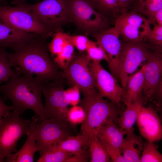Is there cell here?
Wrapping results in <instances>:
<instances>
[{
	"label": "cell",
	"instance_id": "obj_22",
	"mask_svg": "<svg viewBox=\"0 0 162 162\" xmlns=\"http://www.w3.org/2000/svg\"><path fill=\"white\" fill-rule=\"evenodd\" d=\"M143 146L141 136L126 137L122 143L120 151L126 162H140Z\"/></svg>",
	"mask_w": 162,
	"mask_h": 162
},
{
	"label": "cell",
	"instance_id": "obj_19",
	"mask_svg": "<svg viewBox=\"0 0 162 162\" xmlns=\"http://www.w3.org/2000/svg\"><path fill=\"white\" fill-rule=\"evenodd\" d=\"M146 101L142 93L132 102L124 111L121 112L118 120L119 127L126 132L127 137L136 135L134 133L133 126L136 122L139 112Z\"/></svg>",
	"mask_w": 162,
	"mask_h": 162
},
{
	"label": "cell",
	"instance_id": "obj_15",
	"mask_svg": "<svg viewBox=\"0 0 162 162\" xmlns=\"http://www.w3.org/2000/svg\"><path fill=\"white\" fill-rule=\"evenodd\" d=\"M144 64L146 67L142 92L147 100L159 92L160 87L162 74L161 51L151 52Z\"/></svg>",
	"mask_w": 162,
	"mask_h": 162
},
{
	"label": "cell",
	"instance_id": "obj_6",
	"mask_svg": "<svg viewBox=\"0 0 162 162\" xmlns=\"http://www.w3.org/2000/svg\"><path fill=\"white\" fill-rule=\"evenodd\" d=\"M158 50L145 41L128 42L122 40L118 70L119 80L124 90L129 78L146 61L150 53Z\"/></svg>",
	"mask_w": 162,
	"mask_h": 162
},
{
	"label": "cell",
	"instance_id": "obj_20",
	"mask_svg": "<svg viewBox=\"0 0 162 162\" xmlns=\"http://www.w3.org/2000/svg\"><path fill=\"white\" fill-rule=\"evenodd\" d=\"M94 133L100 140L120 150L124 139V136L126 134L124 130L118 127L112 121L98 127Z\"/></svg>",
	"mask_w": 162,
	"mask_h": 162
},
{
	"label": "cell",
	"instance_id": "obj_11",
	"mask_svg": "<svg viewBox=\"0 0 162 162\" xmlns=\"http://www.w3.org/2000/svg\"><path fill=\"white\" fill-rule=\"evenodd\" d=\"M72 129L65 123L53 118L38 122L36 127V138L38 151L40 156L51 146L57 145L71 136Z\"/></svg>",
	"mask_w": 162,
	"mask_h": 162
},
{
	"label": "cell",
	"instance_id": "obj_29",
	"mask_svg": "<svg viewBox=\"0 0 162 162\" xmlns=\"http://www.w3.org/2000/svg\"><path fill=\"white\" fill-rule=\"evenodd\" d=\"M74 47L68 40L61 52L53 58L59 68L66 69L74 56Z\"/></svg>",
	"mask_w": 162,
	"mask_h": 162
},
{
	"label": "cell",
	"instance_id": "obj_38",
	"mask_svg": "<svg viewBox=\"0 0 162 162\" xmlns=\"http://www.w3.org/2000/svg\"><path fill=\"white\" fill-rule=\"evenodd\" d=\"M88 153L73 155L65 162H87L88 161Z\"/></svg>",
	"mask_w": 162,
	"mask_h": 162
},
{
	"label": "cell",
	"instance_id": "obj_8",
	"mask_svg": "<svg viewBox=\"0 0 162 162\" xmlns=\"http://www.w3.org/2000/svg\"><path fill=\"white\" fill-rule=\"evenodd\" d=\"M71 21L81 30L92 34L110 28V20L87 0H67Z\"/></svg>",
	"mask_w": 162,
	"mask_h": 162
},
{
	"label": "cell",
	"instance_id": "obj_35",
	"mask_svg": "<svg viewBox=\"0 0 162 162\" xmlns=\"http://www.w3.org/2000/svg\"><path fill=\"white\" fill-rule=\"evenodd\" d=\"M80 91L79 88L76 86H73L64 90V97L69 105L73 106L79 105L81 100Z\"/></svg>",
	"mask_w": 162,
	"mask_h": 162
},
{
	"label": "cell",
	"instance_id": "obj_32",
	"mask_svg": "<svg viewBox=\"0 0 162 162\" xmlns=\"http://www.w3.org/2000/svg\"><path fill=\"white\" fill-rule=\"evenodd\" d=\"M85 117L84 109L78 105L72 106L68 109L67 114V120L73 128L76 125L82 124Z\"/></svg>",
	"mask_w": 162,
	"mask_h": 162
},
{
	"label": "cell",
	"instance_id": "obj_34",
	"mask_svg": "<svg viewBox=\"0 0 162 162\" xmlns=\"http://www.w3.org/2000/svg\"><path fill=\"white\" fill-rule=\"evenodd\" d=\"M86 51L92 61L100 62L101 60H107L106 53L96 42L90 40Z\"/></svg>",
	"mask_w": 162,
	"mask_h": 162
},
{
	"label": "cell",
	"instance_id": "obj_17",
	"mask_svg": "<svg viewBox=\"0 0 162 162\" xmlns=\"http://www.w3.org/2000/svg\"><path fill=\"white\" fill-rule=\"evenodd\" d=\"M40 36L18 30L0 20V48L13 50Z\"/></svg>",
	"mask_w": 162,
	"mask_h": 162
},
{
	"label": "cell",
	"instance_id": "obj_21",
	"mask_svg": "<svg viewBox=\"0 0 162 162\" xmlns=\"http://www.w3.org/2000/svg\"><path fill=\"white\" fill-rule=\"evenodd\" d=\"M146 67L144 63L141 69L129 78L122 97L126 106L129 105L142 94Z\"/></svg>",
	"mask_w": 162,
	"mask_h": 162
},
{
	"label": "cell",
	"instance_id": "obj_41",
	"mask_svg": "<svg viewBox=\"0 0 162 162\" xmlns=\"http://www.w3.org/2000/svg\"><path fill=\"white\" fill-rule=\"evenodd\" d=\"M154 19L157 24L162 26V8L156 13L155 15Z\"/></svg>",
	"mask_w": 162,
	"mask_h": 162
},
{
	"label": "cell",
	"instance_id": "obj_37",
	"mask_svg": "<svg viewBox=\"0 0 162 162\" xmlns=\"http://www.w3.org/2000/svg\"><path fill=\"white\" fill-rule=\"evenodd\" d=\"M99 140L113 162H126L119 149L108 145L102 141Z\"/></svg>",
	"mask_w": 162,
	"mask_h": 162
},
{
	"label": "cell",
	"instance_id": "obj_44",
	"mask_svg": "<svg viewBox=\"0 0 162 162\" xmlns=\"http://www.w3.org/2000/svg\"></svg>",
	"mask_w": 162,
	"mask_h": 162
},
{
	"label": "cell",
	"instance_id": "obj_7",
	"mask_svg": "<svg viewBox=\"0 0 162 162\" xmlns=\"http://www.w3.org/2000/svg\"><path fill=\"white\" fill-rule=\"evenodd\" d=\"M18 1L52 30H58L71 21L67 0H44L32 4Z\"/></svg>",
	"mask_w": 162,
	"mask_h": 162
},
{
	"label": "cell",
	"instance_id": "obj_36",
	"mask_svg": "<svg viewBox=\"0 0 162 162\" xmlns=\"http://www.w3.org/2000/svg\"><path fill=\"white\" fill-rule=\"evenodd\" d=\"M68 39L81 52L86 51L90 41L86 37L82 35L71 36L68 34Z\"/></svg>",
	"mask_w": 162,
	"mask_h": 162
},
{
	"label": "cell",
	"instance_id": "obj_42",
	"mask_svg": "<svg viewBox=\"0 0 162 162\" xmlns=\"http://www.w3.org/2000/svg\"><path fill=\"white\" fill-rule=\"evenodd\" d=\"M5 159L4 158H0V162H3L5 161Z\"/></svg>",
	"mask_w": 162,
	"mask_h": 162
},
{
	"label": "cell",
	"instance_id": "obj_14",
	"mask_svg": "<svg viewBox=\"0 0 162 162\" xmlns=\"http://www.w3.org/2000/svg\"><path fill=\"white\" fill-rule=\"evenodd\" d=\"M91 71L95 81V88L99 94L120 106L124 90L117 80L101 66L100 62L91 61Z\"/></svg>",
	"mask_w": 162,
	"mask_h": 162
},
{
	"label": "cell",
	"instance_id": "obj_24",
	"mask_svg": "<svg viewBox=\"0 0 162 162\" xmlns=\"http://www.w3.org/2000/svg\"><path fill=\"white\" fill-rule=\"evenodd\" d=\"M87 135L82 134L75 136H70L60 142L58 147L63 150L72 155L88 153L83 147L88 145Z\"/></svg>",
	"mask_w": 162,
	"mask_h": 162
},
{
	"label": "cell",
	"instance_id": "obj_5",
	"mask_svg": "<svg viewBox=\"0 0 162 162\" xmlns=\"http://www.w3.org/2000/svg\"><path fill=\"white\" fill-rule=\"evenodd\" d=\"M16 110L7 113L0 121V158L9 157L17 151V142L29 131L31 121L20 117Z\"/></svg>",
	"mask_w": 162,
	"mask_h": 162
},
{
	"label": "cell",
	"instance_id": "obj_10",
	"mask_svg": "<svg viewBox=\"0 0 162 162\" xmlns=\"http://www.w3.org/2000/svg\"><path fill=\"white\" fill-rule=\"evenodd\" d=\"M114 27L124 41H143L151 31L150 21L139 13L132 10L123 13L114 21Z\"/></svg>",
	"mask_w": 162,
	"mask_h": 162
},
{
	"label": "cell",
	"instance_id": "obj_39",
	"mask_svg": "<svg viewBox=\"0 0 162 162\" xmlns=\"http://www.w3.org/2000/svg\"><path fill=\"white\" fill-rule=\"evenodd\" d=\"M123 13L130 10L136 0H117Z\"/></svg>",
	"mask_w": 162,
	"mask_h": 162
},
{
	"label": "cell",
	"instance_id": "obj_26",
	"mask_svg": "<svg viewBox=\"0 0 162 162\" xmlns=\"http://www.w3.org/2000/svg\"><path fill=\"white\" fill-rule=\"evenodd\" d=\"M88 138V146L91 162H109L110 158L95 134L88 131L86 134Z\"/></svg>",
	"mask_w": 162,
	"mask_h": 162
},
{
	"label": "cell",
	"instance_id": "obj_43",
	"mask_svg": "<svg viewBox=\"0 0 162 162\" xmlns=\"http://www.w3.org/2000/svg\"><path fill=\"white\" fill-rule=\"evenodd\" d=\"M4 0H0V2L4 1ZM18 0V1H20L24 2V1H25L26 0Z\"/></svg>",
	"mask_w": 162,
	"mask_h": 162
},
{
	"label": "cell",
	"instance_id": "obj_12",
	"mask_svg": "<svg viewBox=\"0 0 162 162\" xmlns=\"http://www.w3.org/2000/svg\"><path fill=\"white\" fill-rule=\"evenodd\" d=\"M91 61L87 54H79L74 56L62 73L68 83L78 86L82 93L96 88L94 77L90 67Z\"/></svg>",
	"mask_w": 162,
	"mask_h": 162
},
{
	"label": "cell",
	"instance_id": "obj_9",
	"mask_svg": "<svg viewBox=\"0 0 162 162\" xmlns=\"http://www.w3.org/2000/svg\"><path fill=\"white\" fill-rule=\"evenodd\" d=\"M63 81L48 82L44 83L43 93L45 104L38 122L42 119L53 118L61 120L73 128L67 119L69 104L64 96Z\"/></svg>",
	"mask_w": 162,
	"mask_h": 162
},
{
	"label": "cell",
	"instance_id": "obj_30",
	"mask_svg": "<svg viewBox=\"0 0 162 162\" xmlns=\"http://www.w3.org/2000/svg\"><path fill=\"white\" fill-rule=\"evenodd\" d=\"M56 31L51 41L48 44V50L52 59L61 52L68 40L69 34L58 30Z\"/></svg>",
	"mask_w": 162,
	"mask_h": 162
},
{
	"label": "cell",
	"instance_id": "obj_18",
	"mask_svg": "<svg viewBox=\"0 0 162 162\" xmlns=\"http://www.w3.org/2000/svg\"><path fill=\"white\" fill-rule=\"evenodd\" d=\"M38 118L33 116L29 125V131L26 141L22 147L14 154L6 158V162H33L35 153L38 151L36 129Z\"/></svg>",
	"mask_w": 162,
	"mask_h": 162
},
{
	"label": "cell",
	"instance_id": "obj_25",
	"mask_svg": "<svg viewBox=\"0 0 162 162\" xmlns=\"http://www.w3.org/2000/svg\"><path fill=\"white\" fill-rule=\"evenodd\" d=\"M162 8V0H136L131 10L140 14L148 19L151 24L156 23V13Z\"/></svg>",
	"mask_w": 162,
	"mask_h": 162
},
{
	"label": "cell",
	"instance_id": "obj_2",
	"mask_svg": "<svg viewBox=\"0 0 162 162\" xmlns=\"http://www.w3.org/2000/svg\"><path fill=\"white\" fill-rule=\"evenodd\" d=\"M20 75L18 74L5 84L0 85V92L3 95L2 99L4 101L10 100L12 106L20 114L31 109L38 118L44 106L41 96L44 83L33 76Z\"/></svg>",
	"mask_w": 162,
	"mask_h": 162
},
{
	"label": "cell",
	"instance_id": "obj_13",
	"mask_svg": "<svg viewBox=\"0 0 162 162\" xmlns=\"http://www.w3.org/2000/svg\"><path fill=\"white\" fill-rule=\"evenodd\" d=\"M92 34L106 53L111 73L116 79L119 80L118 66L122 40L120 39L116 28L114 26Z\"/></svg>",
	"mask_w": 162,
	"mask_h": 162
},
{
	"label": "cell",
	"instance_id": "obj_1",
	"mask_svg": "<svg viewBox=\"0 0 162 162\" xmlns=\"http://www.w3.org/2000/svg\"><path fill=\"white\" fill-rule=\"evenodd\" d=\"M44 37L40 36L8 53L11 67H15L21 75L32 76L44 83L63 81L62 73L49 53Z\"/></svg>",
	"mask_w": 162,
	"mask_h": 162
},
{
	"label": "cell",
	"instance_id": "obj_3",
	"mask_svg": "<svg viewBox=\"0 0 162 162\" xmlns=\"http://www.w3.org/2000/svg\"><path fill=\"white\" fill-rule=\"evenodd\" d=\"M82 94L83 98L79 105L84 109L86 117L81 124V134L85 135L88 131L94 132L98 127L110 121L118 124L121 112L120 106L113 101L104 99L96 88Z\"/></svg>",
	"mask_w": 162,
	"mask_h": 162
},
{
	"label": "cell",
	"instance_id": "obj_16",
	"mask_svg": "<svg viewBox=\"0 0 162 162\" xmlns=\"http://www.w3.org/2000/svg\"><path fill=\"white\" fill-rule=\"evenodd\" d=\"M141 135L148 141L154 142L162 138V127L159 116L152 107L142 106L136 120Z\"/></svg>",
	"mask_w": 162,
	"mask_h": 162
},
{
	"label": "cell",
	"instance_id": "obj_40",
	"mask_svg": "<svg viewBox=\"0 0 162 162\" xmlns=\"http://www.w3.org/2000/svg\"><path fill=\"white\" fill-rule=\"evenodd\" d=\"M0 96V121L8 112L15 109L12 105H6Z\"/></svg>",
	"mask_w": 162,
	"mask_h": 162
},
{
	"label": "cell",
	"instance_id": "obj_33",
	"mask_svg": "<svg viewBox=\"0 0 162 162\" xmlns=\"http://www.w3.org/2000/svg\"><path fill=\"white\" fill-rule=\"evenodd\" d=\"M143 41L147 42L156 48L161 50L162 46V26L156 24Z\"/></svg>",
	"mask_w": 162,
	"mask_h": 162
},
{
	"label": "cell",
	"instance_id": "obj_23",
	"mask_svg": "<svg viewBox=\"0 0 162 162\" xmlns=\"http://www.w3.org/2000/svg\"><path fill=\"white\" fill-rule=\"evenodd\" d=\"M100 13L109 19L114 20L123 12L117 0H87Z\"/></svg>",
	"mask_w": 162,
	"mask_h": 162
},
{
	"label": "cell",
	"instance_id": "obj_31",
	"mask_svg": "<svg viewBox=\"0 0 162 162\" xmlns=\"http://www.w3.org/2000/svg\"><path fill=\"white\" fill-rule=\"evenodd\" d=\"M162 161V155L158 150L154 142L148 141L144 146L141 162H160Z\"/></svg>",
	"mask_w": 162,
	"mask_h": 162
},
{
	"label": "cell",
	"instance_id": "obj_4",
	"mask_svg": "<svg viewBox=\"0 0 162 162\" xmlns=\"http://www.w3.org/2000/svg\"><path fill=\"white\" fill-rule=\"evenodd\" d=\"M14 6L0 5V20L7 24L24 32L35 33L44 38L53 30L41 22L18 0H13Z\"/></svg>",
	"mask_w": 162,
	"mask_h": 162
},
{
	"label": "cell",
	"instance_id": "obj_28",
	"mask_svg": "<svg viewBox=\"0 0 162 162\" xmlns=\"http://www.w3.org/2000/svg\"><path fill=\"white\" fill-rule=\"evenodd\" d=\"M5 49L0 48V84L19 73L16 69L15 70L11 69Z\"/></svg>",
	"mask_w": 162,
	"mask_h": 162
},
{
	"label": "cell",
	"instance_id": "obj_27",
	"mask_svg": "<svg viewBox=\"0 0 162 162\" xmlns=\"http://www.w3.org/2000/svg\"><path fill=\"white\" fill-rule=\"evenodd\" d=\"M73 155L59 148L56 145L50 146L40 156L38 162H65Z\"/></svg>",
	"mask_w": 162,
	"mask_h": 162
}]
</instances>
